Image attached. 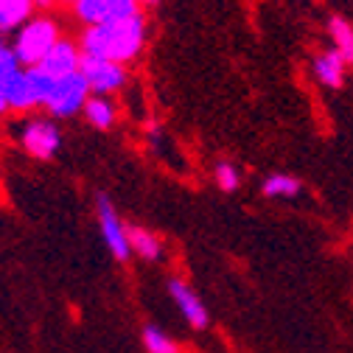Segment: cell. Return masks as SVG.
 <instances>
[{"label": "cell", "mask_w": 353, "mask_h": 353, "mask_svg": "<svg viewBox=\"0 0 353 353\" xmlns=\"http://www.w3.org/2000/svg\"><path fill=\"white\" fill-rule=\"evenodd\" d=\"M62 37H59V28L51 17H31L26 26L17 28L14 34V54L20 59V65L26 68H34L39 65L42 59L48 57V51L57 46Z\"/></svg>", "instance_id": "cell-2"}, {"label": "cell", "mask_w": 353, "mask_h": 353, "mask_svg": "<svg viewBox=\"0 0 353 353\" xmlns=\"http://www.w3.org/2000/svg\"><path fill=\"white\" fill-rule=\"evenodd\" d=\"M96 216H99V225H101V236H104V241H107V250H110L118 261H126V258L132 255L129 228L121 225L118 210H115V205L107 199V194H99V196H96Z\"/></svg>", "instance_id": "cell-6"}, {"label": "cell", "mask_w": 353, "mask_h": 353, "mask_svg": "<svg viewBox=\"0 0 353 353\" xmlns=\"http://www.w3.org/2000/svg\"><path fill=\"white\" fill-rule=\"evenodd\" d=\"M34 0H0V31H17L31 20Z\"/></svg>", "instance_id": "cell-12"}, {"label": "cell", "mask_w": 353, "mask_h": 353, "mask_svg": "<svg viewBox=\"0 0 353 353\" xmlns=\"http://www.w3.org/2000/svg\"><path fill=\"white\" fill-rule=\"evenodd\" d=\"M79 73L87 79L93 96H110L126 84V68L121 62H112V59H99V57L84 54Z\"/></svg>", "instance_id": "cell-5"}, {"label": "cell", "mask_w": 353, "mask_h": 353, "mask_svg": "<svg viewBox=\"0 0 353 353\" xmlns=\"http://www.w3.org/2000/svg\"><path fill=\"white\" fill-rule=\"evenodd\" d=\"M84 118L96 129H110L115 123V104L107 96H90V101L84 107Z\"/></svg>", "instance_id": "cell-14"}, {"label": "cell", "mask_w": 353, "mask_h": 353, "mask_svg": "<svg viewBox=\"0 0 353 353\" xmlns=\"http://www.w3.org/2000/svg\"><path fill=\"white\" fill-rule=\"evenodd\" d=\"M328 31H331V39H334V51H339V57L347 65H353V26L342 17H331Z\"/></svg>", "instance_id": "cell-15"}, {"label": "cell", "mask_w": 353, "mask_h": 353, "mask_svg": "<svg viewBox=\"0 0 353 353\" xmlns=\"http://www.w3.org/2000/svg\"><path fill=\"white\" fill-rule=\"evenodd\" d=\"M168 294H171V300H174V305L183 312V317H185V323L191 325V328H196V331H202L208 323H210V317H208V308H205V303L188 289V283L185 281H180V278H171L168 281Z\"/></svg>", "instance_id": "cell-9"}, {"label": "cell", "mask_w": 353, "mask_h": 353, "mask_svg": "<svg viewBox=\"0 0 353 353\" xmlns=\"http://www.w3.org/2000/svg\"><path fill=\"white\" fill-rule=\"evenodd\" d=\"M143 42H146V17L135 12L112 23L87 26L81 34V51L87 57L126 65L143 51Z\"/></svg>", "instance_id": "cell-1"}, {"label": "cell", "mask_w": 353, "mask_h": 353, "mask_svg": "<svg viewBox=\"0 0 353 353\" xmlns=\"http://www.w3.org/2000/svg\"><path fill=\"white\" fill-rule=\"evenodd\" d=\"M213 174H216V185L222 188V191H236L239 188L241 176H239V168L233 163H219Z\"/></svg>", "instance_id": "cell-19"}, {"label": "cell", "mask_w": 353, "mask_h": 353, "mask_svg": "<svg viewBox=\"0 0 353 353\" xmlns=\"http://www.w3.org/2000/svg\"><path fill=\"white\" fill-rule=\"evenodd\" d=\"M34 3H37V6H51L54 0H34Z\"/></svg>", "instance_id": "cell-21"}, {"label": "cell", "mask_w": 353, "mask_h": 353, "mask_svg": "<svg viewBox=\"0 0 353 353\" xmlns=\"http://www.w3.org/2000/svg\"><path fill=\"white\" fill-rule=\"evenodd\" d=\"M345 59L339 57V51H325V54H320L317 59H314V76L325 84V87H342V81H345Z\"/></svg>", "instance_id": "cell-11"}, {"label": "cell", "mask_w": 353, "mask_h": 353, "mask_svg": "<svg viewBox=\"0 0 353 353\" xmlns=\"http://www.w3.org/2000/svg\"><path fill=\"white\" fill-rule=\"evenodd\" d=\"M20 73V59L14 54V48H9L6 42H0V84H6Z\"/></svg>", "instance_id": "cell-18"}, {"label": "cell", "mask_w": 353, "mask_h": 353, "mask_svg": "<svg viewBox=\"0 0 353 353\" xmlns=\"http://www.w3.org/2000/svg\"><path fill=\"white\" fill-rule=\"evenodd\" d=\"M138 3H146V6H152V3H157V0H138Z\"/></svg>", "instance_id": "cell-22"}, {"label": "cell", "mask_w": 353, "mask_h": 353, "mask_svg": "<svg viewBox=\"0 0 353 353\" xmlns=\"http://www.w3.org/2000/svg\"><path fill=\"white\" fill-rule=\"evenodd\" d=\"M9 110V96H6V84H0V115Z\"/></svg>", "instance_id": "cell-20"}, {"label": "cell", "mask_w": 353, "mask_h": 353, "mask_svg": "<svg viewBox=\"0 0 353 353\" xmlns=\"http://www.w3.org/2000/svg\"><path fill=\"white\" fill-rule=\"evenodd\" d=\"M263 194L267 196H294L300 194V183L294 176H286V174H275L263 183Z\"/></svg>", "instance_id": "cell-17"}, {"label": "cell", "mask_w": 353, "mask_h": 353, "mask_svg": "<svg viewBox=\"0 0 353 353\" xmlns=\"http://www.w3.org/2000/svg\"><path fill=\"white\" fill-rule=\"evenodd\" d=\"M65 3H73V6H76V3H79V0H65Z\"/></svg>", "instance_id": "cell-23"}, {"label": "cell", "mask_w": 353, "mask_h": 353, "mask_svg": "<svg viewBox=\"0 0 353 353\" xmlns=\"http://www.w3.org/2000/svg\"><path fill=\"white\" fill-rule=\"evenodd\" d=\"M81 59H84V51L76 46V42H70V39H59L57 46L48 51V57L39 62V68L46 70L51 79H62V76L79 73Z\"/></svg>", "instance_id": "cell-10"}, {"label": "cell", "mask_w": 353, "mask_h": 353, "mask_svg": "<svg viewBox=\"0 0 353 353\" xmlns=\"http://www.w3.org/2000/svg\"><path fill=\"white\" fill-rule=\"evenodd\" d=\"M143 347H146L149 353H180L176 342H174L168 334H163L160 328H154V325H149V328L143 331Z\"/></svg>", "instance_id": "cell-16"}, {"label": "cell", "mask_w": 353, "mask_h": 353, "mask_svg": "<svg viewBox=\"0 0 353 353\" xmlns=\"http://www.w3.org/2000/svg\"><path fill=\"white\" fill-rule=\"evenodd\" d=\"M90 93L93 90H90V84H87V79L81 73H70V76H62L54 81L42 107L54 118H70L76 112H84L87 101H90Z\"/></svg>", "instance_id": "cell-4"}, {"label": "cell", "mask_w": 353, "mask_h": 353, "mask_svg": "<svg viewBox=\"0 0 353 353\" xmlns=\"http://www.w3.org/2000/svg\"><path fill=\"white\" fill-rule=\"evenodd\" d=\"M20 143L31 157L51 160L62 146V135H59L57 123H51V121H28L20 132Z\"/></svg>", "instance_id": "cell-7"}, {"label": "cell", "mask_w": 353, "mask_h": 353, "mask_svg": "<svg viewBox=\"0 0 353 353\" xmlns=\"http://www.w3.org/2000/svg\"><path fill=\"white\" fill-rule=\"evenodd\" d=\"M138 6H141L138 0H79L73 9L84 26H101L141 12Z\"/></svg>", "instance_id": "cell-8"}, {"label": "cell", "mask_w": 353, "mask_h": 353, "mask_svg": "<svg viewBox=\"0 0 353 353\" xmlns=\"http://www.w3.org/2000/svg\"><path fill=\"white\" fill-rule=\"evenodd\" d=\"M129 244H132V252H138V258L143 261H157L163 252L160 239L146 228H129Z\"/></svg>", "instance_id": "cell-13"}, {"label": "cell", "mask_w": 353, "mask_h": 353, "mask_svg": "<svg viewBox=\"0 0 353 353\" xmlns=\"http://www.w3.org/2000/svg\"><path fill=\"white\" fill-rule=\"evenodd\" d=\"M57 79H51L39 65L20 70L9 87H6V96H9V110H31V107H42L51 93Z\"/></svg>", "instance_id": "cell-3"}]
</instances>
